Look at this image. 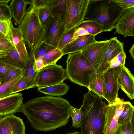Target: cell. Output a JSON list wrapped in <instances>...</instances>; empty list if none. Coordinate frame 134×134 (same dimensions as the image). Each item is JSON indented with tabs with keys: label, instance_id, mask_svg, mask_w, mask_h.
<instances>
[{
	"label": "cell",
	"instance_id": "1",
	"mask_svg": "<svg viewBox=\"0 0 134 134\" xmlns=\"http://www.w3.org/2000/svg\"><path fill=\"white\" fill-rule=\"evenodd\" d=\"M70 105L62 98L47 95L37 97L23 103L20 112L26 116L34 129L47 132L66 124L70 117Z\"/></svg>",
	"mask_w": 134,
	"mask_h": 134
},
{
	"label": "cell",
	"instance_id": "2",
	"mask_svg": "<svg viewBox=\"0 0 134 134\" xmlns=\"http://www.w3.org/2000/svg\"><path fill=\"white\" fill-rule=\"evenodd\" d=\"M82 104L80 108L83 114L81 127L83 134H103L104 116V108L107 105L102 98L92 90L83 96Z\"/></svg>",
	"mask_w": 134,
	"mask_h": 134
},
{
	"label": "cell",
	"instance_id": "3",
	"mask_svg": "<svg viewBox=\"0 0 134 134\" xmlns=\"http://www.w3.org/2000/svg\"><path fill=\"white\" fill-rule=\"evenodd\" d=\"M17 28L30 49H35L44 41L45 29L40 22L38 9L32 5Z\"/></svg>",
	"mask_w": 134,
	"mask_h": 134
},
{
	"label": "cell",
	"instance_id": "4",
	"mask_svg": "<svg viewBox=\"0 0 134 134\" xmlns=\"http://www.w3.org/2000/svg\"><path fill=\"white\" fill-rule=\"evenodd\" d=\"M66 62L67 78L73 83L88 88L90 76L96 70L81 52L68 54Z\"/></svg>",
	"mask_w": 134,
	"mask_h": 134
},
{
	"label": "cell",
	"instance_id": "5",
	"mask_svg": "<svg viewBox=\"0 0 134 134\" xmlns=\"http://www.w3.org/2000/svg\"><path fill=\"white\" fill-rule=\"evenodd\" d=\"M110 1L89 0L85 19L96 21L102 26L104 32L114 29V20L112 19Z\"/></svg>",
	"mask_w": 134,
	"mask_h": 134
},
{
	"label": "cell",
	"instance_id": "6",
	"mask_svg": "<svg viewBox=\"0 0 134 134\" xmlns=\"http://www.w3.org/2000/svg\"><path fill=\"white\" fill-rule=\"evenodd\" d=\"M89 0H66V31L74 28L85 19Z\"/></svg>",
	"mask_w": 134,
	"mask_h": 134
},
{
	"label": "cell",
	"instance_id": "7",
	"mask_svg": "<svg viewBox=\"0 0 134 134\" xmlns=\"http://www.w3.org/2000/svg\"><path fill=\"white\" fill-rule=\"evenodd\" d=\"M67 78L65 70L56 64L44 67L38 72L36 82L38 88L49 86L63 82Z\"/></svg>",
	"mask_w": 134,
	"mask_h": 134
},
{
	"label": "cell",
	"instance_id": "8",
	"mask_svg": "<svg viewBox=\"0 0 134 134\" xmlns=\"http://www.w3.org/2000/svg\"><path fill=\"white\" fill-rule=\"evenodd\" d=\"M122 66L109 68L102 73L103 81V98L109 104L113 103L118 97L120 87L118 79Z\"/></svg>",
	"mask_w": 134,
	"mask_h": 134
},
{
	"label": "cell",
	"instance_id": "9",
	"mask_svg": "<svg viewBox=\"0 0 134 134\" xmlns=\"http://www.w3.org/2000/svg\"><path fill=\"white\" fill-rule=\"evenodd\" d=\"M125 102L118 97L113 103L107 105L104 108L103 134H113L115 132L118 126L119 118L124 109Z\"/></svg>",
	"mask_w": 134,
	"mask_h": 134
},
{
	"label": "cell",
	"instance_id": "10",
	"mask_svg": "<svg viewBox=\"0 0 134 134\" xmlns=\"http://www.w3.org/2000/svg\"><path fill=\"white\" fill-rule=\"evenodd\" d=\"M54 16L53 19L45 27L44 41L55 48L66 31L65 15L58 14Z\"/></svg>",
	"mask_w": 134,
	"mask_h": 134
},
{
	"label": "cell",
	"instance_id": "11",
	"mask_svg": "<svg viewBox=\"0 0 134 134\" xmlns=\"http://www.w3.org/2000/svg\"><path fill=\"white\" fill-rule=\"evenodd\" d=\"M109 41H96L80 51L96 70H98L102 62Z\"/></svg>",
	"mask_w": 134,
	"mask_h": 134
},
{
	"label": "cell",
	"instance_id": "12",
	"mask_svg": "<svg viewBox=\"0 0 134 134\" xmlns=\"http://www.w3.org/2000/svg\"><path fill=\"white\" fill-rule=\"evenodd\" d=\"M114 23V34L134 37V7L122 10Z\"/></svg>",
	"mask_w": 134,
	"mask_h": 134
},
{
	"label": "cell",
	"instance_id": "13",
	"mask_svg": "<svg viewBox=\"0 0 134 134\" xmlns=\"http://www.w3.org/2000/svg\"><path fill=\"white\" fill-rule=\"evenodd\" d=\"M23 120L13 114L0 118V134H25Z\"/></svg>",
	"mask_w": 134,
	"mask_h": 134
},
{
	"label": "cell",
	"instance_id": "14",
	"mask_svg": "<svg viewBox=\"0 0 134 134\" xmlns=\"http://www.w3.org/2000/svg\"><path fill=\"white\" fill-rule=\"evenodd\" d=\"M23 97L21 93H17L0 99V118L20 112Z\"/></svg>",
	"mask_w": 134,
	"mask_h": 134
},
{
	"label": "cell",
	"instance_id": "15",
	"mask_svg": "<svg viewBox=\"0 0 134 134\" xmlns=\"http://www.w3.org/2000/svg\"><path fill=\"white\" fill-rule=\"evenodd\" d=\"M124 43L119 40L117 37L109 40L108 46L105 54L100 66L98 70L102 73L109 67L111 60L124 51Z\"/></svg>",
	"mask_w": 134,
	"mask_h": 134
},
{
	"label": "cell",
	"instance_id": "16",
	"mask_svg": "<svg viewBox=\"0 0 134 134\" xmlns=\"http://www.w3.org/2000/svg\"><path fill=\"white\" fill-rule=\"evenodd\" d=\"M28 58L21 54L14 46L8 50L0 51V61L17 69L23 70L27 64Z\"/></svg>",
	"mask_w": 134,
	"mask_h": 134
},
{
	"label": "cell",
	"instance_id": "17",
	"mask_svg": "<svg viewBox=\"0 0 134 134\" xmlns=\"http://www.w3.org/2000/svg\"><path fill=\"white\" fill-rule=\"evenodd\" d=\"M120 87L131 99H134V76L125 66L120 73L118 79Z\"/></svg>",
	"mask_w": 134,
	"mask_h": 134
},
{
	"label": "cell",
	"instance_id": "18",
	"mask_svg": "<svg viewBox=\"0 0 134 134\" xmlns=\"http://www.w3.org/2000/svg\"><path fill=\"white\" fill-rule=\"evenodd\" d=\"M96 41L95 36L90 34L79 36L68 44L62 51L64 55L80 51Z\"/></svg>",
	"mask_w": 134,
	"mask_h": 134
},
{
	"label": "cell",
	"instance_id": "19",
	"mask_svg": "<svg viewBox=\"0 0 134 134\" xmlns=\"http://www.w3.org/2000/svg\"><path fill=\"white\" fill-rule=\"evenodd\" d=\"M36 60L34 50L30 49L27 64L23 69L22 72V76L27 83V90L37 87L36 79L38 72H35L34 69Z\"/></svg>",
	"mask_w": 134,
	"mask_h": 134
},
{
	"label": "cell",
	"instance_id": "20",
	"mask_svg": "<svg viewBox=\"0 0 134 134\" xmlns=\"http://www.w3.org/2000/svg\"><path fill=\"white\" fill-rule=\"evenodd\" d=\"M29 4L27 0H12L9 5L12 17L14 21V24H19L22 21L26 14V5Z\"/></svg>",
	"mask_w": 134,
	"mask_h": 134
},
{
	"label": "cell",
	"instance_id": "21",
	"mask_svg": "<svg viewBox=\"0 0 134 134\" xmlns=\"http://www.w3.org/2000/svg\"><path fill=\"white\" fill-rule=\"evenodd\" d=\"M88 89L103 98V75L98 70L94 71L90 75Z\"/></svg>",
	"mask_w": 134,
	"mask_h": 134
},
{
	"label": "cell",
	"instance_id": "22",
	"mask_svg": "<svg viewBox=\"0 0 134 134\" xmlns=\"http://www.w3.org/2000/svg\"><path fill=\"white\" fill-rule=\"evenodd\" d=\"M69 89L68 86L63 82L53 85L38 88L39 92L51 96H61L66 94Z\"/></svg>",
	"mask_w": 134,
	"mask_h": 134
},
{
	"label": "cell",
	"instance_id": "23",
	"mask_svg": "<svg viewBox=\"0 0 134 134\" xmlns=\"http://www.w3.org/2000/svg\"><path fill=\"white\" fill-rule=\"evenodd\" d=\"M85 29L90 34L95 36L104 32L102 26L98 22L93 20H83L76 27Z\"/></svg>",
	"mask_w": 134,
	"mask_h": 134
},
{
	"label": "cell",
	"instance_id": "24",
	"mask_svg": "<svg viewBox=\"0 0 134 134\" xmlns=\"http://www.w3.org/2000/svg\"><path fill=\"white\" fill-rule=\"evenodd\" d=\"M134 109V106L129 101L125 102L124 109L119 118L118 125L131 121Z\"/></svg>",
	"mask_w": 134,
	"mask_h": 134
},
{
	"label": "cell",
	"instance_id": "25",
	"mask_svg": "<svg viewBox=\"0 0 134 134\" xmlns=\"http://www.w3.org/2000/svg\"><path fill=\"white\" fill-rule=\"evenodd\" d=\"M64 55L62 51L55 48L52 50L46 55L41 58L46 66L56 64L57 61Z\"/></svg>",
	"mask_w": 134,
	"mask_h": 134
},
{
	"label": "cell",
	"instance_id": "26",
	"mask_svg": "<svg viewBox=\"0 0 134 134\" xmlns=\"http://www.w3.org/2000/svg\"><path fill=\"white\" fill-rule=\"evenodd\" d=\"M22 72L6 83L0 84V99L13 94V87L18 81L22 76Z\"/></svg>",
	"mask_w": 134,
	"mask_h": 134
},
{
	"label": "cell",
	"instance_id": "27",
	"mask_svg": "<svg viewBox=\"0 0 134 134\" xmlns=\"http://www.w3.org/2000/svg\"><path fill=\"white\" fill-rule=\"evenodd\" d=\"M69 113L70 116L72 118V126L75 128L81 127L83 119V113L81 109L75 108L71 105Z\"/></svg>",
	"mask_w": 134,
	"mask_h": 134
},
{
	"label": "cell",
	"instance_id": "28",
	"mask_svg": "<svg viewBox=\"0 0 134 134\" xmlns=\"http://www.w3.org/2000/svg\"><path fill=\"white\" fill-rule=\"evenodd\" d=\"M13 26L12 18L6 20H0V32L12 43Z\"/></svg>",
	"mask_w": 134,
	"mask_h": 134
},
{
	"label": "cell",
	"instance_id": "29",
	"mask_svg": "<svg viewBox=\"0 0 134 134\" xmlns=\"http://www.w3.org/2000/svg\"><path fill=\"white\" fill-rule=\"evenodd\" d=\"M75 29V27L66 31L60 38L56 48L62 51L66 45L71 42L72 40Z\"/></svg>",
	"mask_w": 134,
	"mask_h": 134
},
{
	"label": "cell",
	"instance_id": "30",
	"mask_svg": "<svg viewBox=\"0 0 134 134\" xmlns=\"http://www.w3.org/2000/svg\"><path fill=\"white\" fill-rule=\"evenodd\" d=\"M39 17L40 22L44 27H45L54 18L51 10L48 8L38 9Z\"/></svg>",
	"mask_w": 134,
	"mask_h": 134
},
{
	"label": "cell",
	"instance_id": "31",
	"mask_svg": "<svg viewBox=\"0 0 134 134\" xmlns=\"http://www.w3.org/2000/svg\"><path fill=\"white\" fill-rule=\"evenodd\" d=\"M55 48L42 41L38 46L34 50V54L36 60L46 55L52 50Z\"/></svg>",
	"mask_w": 134,
	"mask_h": 134
},
{
	"label": "cell",
	"instance_id": "32",
	"mask_svg": "<svg viewBox=\"0 0 134 134\" xmlns=\"http://www.w3.org/2000/svg\"><path fill=\"white\" fill-rule=\"evenodd\" d=\"M10 0H0V20L11 19L12 16L8 3Z\"/></svg>",
	"mask_w": 134,
	"mask_h": 134
},
{
	"label": "cell",
	"instance_id": "33",
	"mask_svg": "<svg viewBox=\"0 0 134 134\" xmlns=\"http://www.w3.org/2000/svg\"><path fill=\"white\" fill-rule=\"evenodd\" d=\"M66 0H55L53 5L50 9L53 16L58 14L65 15Z\"/></svg>",
	"mask_w": 134,
	"mask_h": 134
},
{
	"label": "cell",
	"instance_id": "34",
	"mask_svg": "<svg viewBox=\"0 0 134 134\" xmlns=\"http://www.w3.org/2000/svg\"><path fill=\"white\" fill-rule=\"evenodd\" d=\"M29 4L38 9L48 8L50 9L53 5L55 0H27Z\"/></svg>",
	"mask_w": 134,
	"mask_h": 134
},
{
	"label": "cell",
	"instance_id": "35",
	"mask_svg": "<svg viewBox=\"0 0 134 134\" xmlns=\"http://www.w3.org/2000/svg\"><path fill=\"white\" fill-rule=\"evenodd\" d=\"M126 57L125 52L124 51L121 52L111 60L109 68H114L125 66Z\"/></svg>",
	"mask_w": 134,
	"mask_h": 134
},
{
	"label": "cell",
	"instance_id": "36",
	"mask_svg": "<svg viewBox=\"0 0 134 134\" xmlns=\"http://www.w3.org/2000/svg\"><path fill=\"white\" fill-rule=\"evenodd\" d=\"M113 134H134L131 121L118 125Z\"/></svg>",
	"mask_w": 134,
	"mask_h": 134
},
{
	"label": "cell",
	"instance_id": "37",
	"mask_svg": "<svg viewBox=\"0 0 134 134\" xmlns=\"http://www.w3.org/2000/svg\"><path fill=\"white\" fill-rule=\"evenodd\" d=\"M16 68L0 61V81L3 79L11 71Z\"/></svg>",
	"mask_w": 134,
	"mask_h": 134
},
{
	"label": "cell",
	"instance_id": "38",
	"mask_svg": "<svg viewBox=\"0 0 134 134\" xmlns=\"http://www.w3.org/2000/svg\"><path fill=\"white\" fill-rule=\"evenodd\" d=\"M13 46V43L0 32V51L8 50Z\"/></svg>",
	"mask_w": 134,
	"mask_h": 134
},
{
	"label": "cell",
	"instance_id": "39",
	"mask_svg": "<svg viewBox=\"0 0 134 134\" xmlns=\"http://www.w3.org/2000/svg\"><path fill=\"white\" fill-rule=\"evenodd\" d=\"M111 1L121 8L122 10L134 7V0H113Z\"/></svg>",
	"mask_w": 134,
	"mask_h": 134
},
{
	"label": "cell",
	"instance_id": "40",
	"mask_svg": "<svg viewBox=\"0 0 134 134\" xmlns=\"http://www.w3.org/2000/svg\"><path fill=\"white\" fill-rule=\"evenodd\" d=\"M27 83L25 78L23 76L16 83L12 91V93H15L26 89Z\"/></svg>",
	"mask_w": 134,
	"mask_h": 134
},
{
	"label": "cell",
	"instance_id": "41",
	"mask_svg": "<svg viewBox=\"0 0 134 134\" xmlns=\"http://www.w3.org/2000/svg\"><path fill=\"white\" fill-rule=\"evenodd\" d=\"M23 70L16 68L10 72L3 79L0 81V84L5 83L21 74Z\"/></svg>",
	"mask_w": 134,
	"mask_h": 134
},
{
	"label": "cell",
	"instance_id": "42",
	"mask_svg": "<svg viewBox=\"0 0 134 134\" xmlns=\"http://www.w3.org/2000/svg\"><path fill=\"white\" fill-rule=\"evenodd\" d=\"M72 41L77 37L89 35V33L84 28L82 27L77 28L76 27Z\"/></svg>",
	"mask_w": 134,
	"mask_h": 134
},
{
	"label": "cell",
	"instance_id": "43",
	"mask_svg": "<svg viewBox=\"0 0 134 134\" xmlns=\"http://www.w3.org/2000/svg\"><path fill=\"white\" fill-rule=\"evenodd\" d=\"M44 67L45 66L41 58L36 60L34 65V69L35 72L39 71Z\"/></svg>",
	"mask_w": 134,
	"mask_h": 134
},
{
	"label": "cell",
	"instance_id": "44",
	"mask_svg": "<svg viewBox=\"0 0 134 134\" xmlns=\"http://www.w3.org/2000/svg\"><path fill=\"white\" fill-rule=\"evenodd\" d=\"M129 52L131 57L134 60V43L129 50Z\"/></svg>",
	"mask_w": 134,
	"mask_h": 134
},
{
	"label": "cell",
	"instance_id": "45",
	"mask_svg": "<svg viewBox=\"0 0 134 134\" xmlns=\"http://www.w3.org/2000/svg\"><path fill=\"white\" fill-rule=\"evenodd\" d=\"M131 122L132 123V124L133 125V127L134 130V109L133 113V114L132 120L131 121Z\"/></svg>",
	"mask_w": 134,
	"mask_h": 134
},
{
	"label": "cell",
	"instance_id": "46",
	"mask_svg": "<svg viewBox=\"0 0 134 134\" xmlns=\"http://www.w3.org/2000/svg\"><path fill=\"white\" fill-rule=\"evenodd\" d=\"M66 134H81V132H75L72 133L69 132Z\"/></svg>",
	"mask_w": 134,
	"mask_h": 134
},
{
	"label": "cell",
	"instance_id": "47",
	"mask_svg": "<svg viewBox=\"0 0 134 134\" xmlns=\"http://www.w3.org/2000/svg\"><path fill=\"white\" fill-rule=\"evenodd\" d=\"M81 134H83L81 133Z\"/></svg>",
	"mask_w": 134,
	"mask_h": 134
}]
</instances>
